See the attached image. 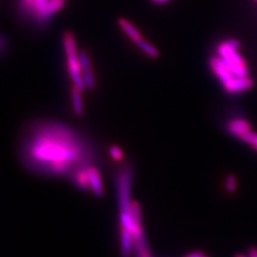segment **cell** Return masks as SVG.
Instances as JSON below:
<instances>
[{
  "mask_svg": "<svg viewBox=\"0 0 257 257\" xmlns=\"http://www.w3.org/2000/svg\"><path fill=\"white\" fill-rule=\"evenodd\" d=\"M22 162L30 171L47 176H69L92 164V152L74 128L55 121L32 125L20 146Z\"/></svg>",
  "mask_w": 257,
  "mask_h": 257,
  "instance_id": "6da1fadb",
  "label": "cell"
},
{
  "mask_svg": "<svg viewBox=\"0 0 257 257\" xmlns=\"http://www.w3.org/2000/svg\"><path fill=\"white\" fill-rule=\"evenodd\" d=\"M62 44L66 55V63H67V71L70 76V79L73 83V86H75L82 90L83 92L87 91L85 83L83 80L82 71H81V62L76 39L74 35L71 31H66L62 36Z\"/></svg>",
  "mask_w": 257,
  "mask_h": 257,
  "instance_id": "7a4b0ae2",
  "label": "cell"
},
{
  "mask_svg": "<svg viewBox=\"0 0 257 257\" xmlns=\"http://www.w3.org/2000/svg\"><path fill=\"white\" fill-rule=\"evenodd\" d=\"M67 0H19L21 11L38 23H45L64 9Z\"/></svg>",
  "mask_w": 257,
  "mask_h": 257,
  "instance_id": "3957f363",
  "label": "cell"
},
{
  "mask_svg": "<svg viewBox=\"0 0 257 257\" xmlns=\"http://www.w3.org/2000/svg\"><path fill=\"white\" fill-rule=\"evenodd\" d=\"M240 42L236 39L224 40L216 47V55L234 76H248L247 62L238 53Z\"/></svg>",
  "mask_w": 257,
  "mask_h": 257,
  "instance_id": "277c9868",
  "label": "cell"
},
{
  "mask_svg": "<svg viewBox=\"0 0 257 257\" xmlns=\"http://www.w3.org/2000/svg\"><path fill=\"white\" fill-rule=\"evenodd\" d=\"M80 62H81V71H82L83 80L87 90H93L96 87V77L92 67L90 55L87 51L80 50L79 52Z\"/></svg>",
  "mask_w": 257,
  "mask_h": 257,
  "instance_id": "5b68a950",
  "label": "cell"
},
{
  "mask_svg": "<svg viewBox=\"0 0 257 257\" xmlns=\"http://www.w3.org/2000/svg\"><path fill=\"white\" fill-rule=\"evenodd\" d=\"M254 83L249 76H237L231 79L230 82L225 84L223 87L224 91L230 94H236L246 92L253 87Z\"/></svg>",
  "mask_w": 257,
  "mask_h": 257,
  "instance_id": "8992f818",
  "label": "cell"
},
{
  "mask_svg": "<svg viewBox=\"0 0 257 257\" xmlns=\"http://www.w3.org/2000/svg\"><path fill=\"white\" fill-rule=\"evenodd\" d=\"M117 23H118L120 30L124 33V35L128 37V39L136 46H138L142 40L145 39V37H143V35L139 31V29L135 24H133L128 19H119Z\"/></svg>",
  "mask_w": 257,
  "mask_h": 257,
  "instance_id": "52a82bcc",
  "label": "cell"
},
{
  "mask_svg": "<svg viewBox=\"0 0 257 257\" xmlns=\"http://www.w3.org/2000/svg\"><path fill=\"white\" fill-rule=\"evenodd\" d=\"M88 178H89V188L97 196L103 195V184L101 175L99 171L94 167L90 165L88 167Z\"/></svg>",
  "mask_w": 257,
  "mask_h": 257,
  "instance_id": "ba28073f",
  "label": "cell"
},
{
  "mask_svg": "<svg viewBox=\"0 0 257 257\" xmlns=\"http://www.w3.org/2000/svg\"><path fill=\"white\" fill-rule=\"evenodd\" d=\"M226 128L230 135H232L233 137L237 138L251 130L250 124L247 120L243 119V118H234V119L230 120L227 123Z\"/></svg>",
  "mask_w": 257,
  "mask_h": 257,
  "instance_id": "9c48e42d",
  "label": "cell"
},
{
  "mask_svg": "<svg viewBox=\"0 0 257 257\" xmlns=\"http://www.w3.org/2000/svg\"><path fill=\"white\" fill-rule=\"evenodd\" d=\"M83 91L79 88L72 86L71 88V102L72 108L74 113L78 116L84 113V100H83Z\"/></svg>",
  "mask_w": 257,
  "mask_h": 257,
  "instance_id": "30bf717a",
  "label": "cell"
},
{
  "mask_svg": "<svg viewBox=\"0 0 257 257\" xmlns=\"http://www.w3.org/2000/svg\"><path fill=\"white\" fill-rule=\"evenodd\" d=\"M137 47L144 55H147L150 58L156 59L159 57V51L157 50V48L155 45H153L150 41H148L146 38L142 40Z\"/></svg>",
  "mask_w": 257,
  "mask_h": 257,
  "instance_id": "8fae6325",
  "label": "cell"
},
{
  "mask_svg": "<svg viewBox=\"0 0 257 257\" xmlns=\"http://www.w3.org/2000/svg\"><path fill=\"white\" fill-rule=\"evenodd\" d=\"M240 140H242L243 142L248 143V145H250V147L252 148L254 151L257 152V134L253 133L251 130L248 131L247 133H245L243 136H241L239 138Z\"/></svg>",
  "mask_w": 257,
  "mask_h": 257,
  "instance_id": "7c38bea8",
  "label": "cell"
},
{
  "mask_svg": "<svg viewBox=\"0 0 257 257\" xmlns=\"http://www.w3.org/2000/svg\"><path fill=\"white\" fill-rule=\"evenodd\" d=\"M225 187H226V190H227L228 192L233 193V192L236 190V187H237L236 178H235L233 175H228V176L226 177Z\"/></svg>",
  "mask_w": 257,
  "mask_h": 257,
  "instance_id": "4fadbf2b",
  "label": "cell"
},
{
  "mask_svg": "<svg viewBox=\"0 0 257 257\" xmlns=\"http://www.w3.org/2000/svg\"><path fill=\"white\" fill-rule=\"evenodd\" d=\"M110 156L116 161H120L123 158V153L118 146H111L110 148Z\"/></svg>",
  "mask_w": 257,
  "mask_h": 257,
  "instance_id": "5bb4252c",
  "label": "cell"
},
{
  "mask_svg": "<svg viewBox=\"0 0 257 257\" xmlns=\"http://www.w3.org/2000/svg\"><path fill=\"white\" fill-rule=\"evenodd\" d=\"M248 257H257V248L256 247H251L248 248Z\"/></svg>",
  "mask_w": 257,
  "mask_h": 257,
  "instance_id": "9a60e30c",
  "label": "cell"
},
{
  "mask_svg": "<svg viewBox=\"0 0 257 257\" xmlns=\"http://www.w3.org/2000/svg\"><path fill=\"white\" fill-rule=\"evenodd\" d=\"M151 1L155 4H166V3L170 2L171 0H151Z\"/></svg>",
  "mask_w": 257,
  "mask_h": 257,
  "instance_id": "2e32d148",
  "label": "cell"
},
{
  "mask_svg": "<svg viewBox=\"0 0 257 257\" xmlns=\"http://www.w3.org/2000/svg\"><path fill=\"white\" fill-rule=\"evenodd\" d=\"M234 257H248V256H246V255H244V254H236V255H235V256Z\"/></svg>",
  "mask_w": 257,
  "mask_h": 257,
  "instance_id": "e0dca14e",
  "label": "cell"
},
{
  "mask_svg": "<svg viewBox=\"0 0 257 257\" xmlns=\"http://www.w3.org/2000/svg\"><path fill=\"white\" fill-rule=\"evenodd\" d=\"M254 1H257V0H254Z\"/></svg>",
  "mask_w": 257,
  "mask_h": 257,
  "instance_id": "ac0fdd59",
  "label": "cell"
},
{
  "mask_svg": "<svg viewBox=\"0 0 257 257\" xmlns=\"http://www.w3.org/2000/svg\"><path fill=\"white\" fill-rule=\"evenodd\" d=\"M0 42H1V40H0Z\"/></svg>",
  "mask_w": 257,
  "mask_h": 257,
  "instance_id": "d6986e66",
  "label": "cell"
}]
</instances>
